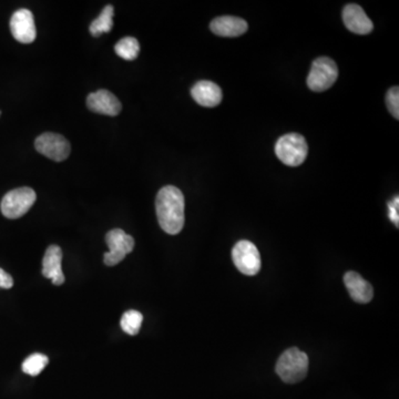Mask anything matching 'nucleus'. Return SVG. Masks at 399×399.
I'll return each mask as SVG.
<instances>
[{
	"instance_id": "obj_1",
	"label": "nucleus",
	"mask_w": 399,
	"mask_h": 399,
	"mask_svg": "<svg viewBox=\"0 0 399 399\" xmlns=\"http://www.w3.org/2000/svg\"><path fill=\"white\" fill-rule=\"evenodd\" d=\"M158 221L165 233L179 234L184 227L183 193L173 186L160 190L156 200Z\"/></svg>"
},
{
	"instance_id": "obj_2",
	"label": "nucleus",
	"mask_w": 399,
	"mask_h": 399,
	"mask_svg": "<svg viewBox=\"0 0 399 399\" xmlns=\"http://www.w3.org/2000/svg\"><path fill=\"white\" fill-rule=\"evenodd\" d=\"M276 370L285 383H299L308 375V356L299 348H289L280 355Z\"/></svg>"
},
{
	"instance_id": "obj_3",
	"label": "nucleus",
	"mask_w": 399,
	"mask_h": 399,
	"mask_svg": "<svg viewBox=\"0 0 399 399\" xmlns=\"http://www.w3.org/2000/svg\"><path fill=\"white\" fill-rule=\"evenodd\" d=\"M276 153L284 165L299 167L308 158V142L299 133H289L278 139L276 144Z\"/></svg>"
},
{
	"instance_id": "obj_4",
	"label": "nucleus",
	"mask_w": 399,
	"mask_h": 399,
	"mask_svg": "<svg viewBox=\"0 0 399 399\" xmlns=\"http://www.w3.org/2000/svg\"><path fill=\"white\" fill-rule=\"evenodd\" d=\"M36 199V192L30 188L11 190L1 200V213L7 219H20L33 206Z\"/></svg>"
},
{
	"instance_id": "obj_5",
	"label": "nucleus",
	"mask_w": 399,
	"mask_h": 399,
	"mask_svg": "<svg viewBox=\"0 0 399 399\" xmlns=\"http://www.w3.org/2000/svg\"><path fill=\"white\" fill-rule=\"evenodd\" d=\"M338 78L336 62L329 57H319L312 63L308 77V86L312 91H325L335 84Z\"/></svg>"
},
{
	"instance_id": "obj_6",
	"label": "nucleus",
	"mask_w": 399,
	"mask_h": 399,
	"mask_svg": "<svg viewBox=\"0 0 399 399\" xmlns=\"http://www.w3.org/2000/svg\"><path fill=\"white\" fill-rule=\"evenodd\" d=\"M105 242L109 248L108 253L105 254V264L114 266L123 261L128 254L135 248V240L131 235L127 234L123 229H111L107 233Z\"/></svg>"
},
{
	"instance_id": "obj_7",
	"label": "nucleus",
	"mask_w": 399,
	"mask_h": 399,
	"mask_svg": "<svg viewBox=\"0 0 399 399\" xmlns=\"http://www.w3.org/2000/svg\"><path fill=\"white\" fill-rule=\"evenodd\" d=\"M235 266L244 276H257L261 270V255L253 243L243 240L235 244L232 250Z\"/></svg>"
},
{
	"instance_id": "obj_8",
	"label": "nucleus",
	"mask_w": 399,
	"mask_h": 399,
	"mask_svg": "<svg viewBox=\"0 0 399 399\" xmlns=\"http://www.w3.org/2000/svg\"><path fill=\"white\" fill-rule=\"evenodd\" d=\"M35 148L39 153L54 161H65L70 154V143L57 133H46L36 139Z\"/></svg>"
},
{
	"instance_id": "obj_9",
	"label": "nucleus",
	"mask_w": 399,
	"mask_h": 399,
	"mask_svg": "<svg viewBox=\"0 0 399 399\" xmlns=\"http://www.w3.org/2000/svg\"><path fill=\"white\" fill-rule=\"evenodd\" d=\"M10 30L17 41L22 43H33L37 30L33 13L28 9L17 10L11 17Z\"/></svg>"
},
{
	"instance_id": "obj_10",
	"label": "nucleus",
	"mask_w": 399,
	"mask_h": 399,
	"mask_svg": "<svg viewBox=\"0 0 399 399\" xmlns=\"http://www.w3.org/2000/svg\"><path fill=\"white\" fill-rule=\"evenodd\" d=\"M88 108L96 114L114 116L121 112V103L114 93L108 90H98L86 98Z\"/></svg>"
},
{
	"instance_id": "obj_11",
	"label": "nucleus",
	"mask_w": 399,
	"mask_h": 399,
	"mask_svg": "<svg viewBox=\"0 0 399 399\" xmlns=\"http://www.w3.org/2000/svg\"><path fill=\"white\" fill-rule=\"evenodd\" d=\"M342 20L346 28L357 35H368L374 29V24L367 17L364 9L355 3L346 6L342 10Z\"/></svg>"
},
{
	"instance_id": "obj_12",
	"label": "nucleus",
	"mask_w": 399,
	"mask_h": 399,
	"mask_svg": "<svg viewBox=\"0 0 399 399\" xmlns=\"http://www.w3.org/2000/svg\"><path fill=\"white\" fill-rule=\"evenodd\" d=\"M62 251L58 246H50L47 248L43 261V274L45 278H50L54 285H62L65 283V276L62 272Z\"/></svg>"
},
{
	"instance_id": "obj_13",
	"label": "nucleus",
	"mask_w": 399,
	"mask_h": 399,
	"mask_svg": "<svg viewBox=\"0 0 399 399\" xmlns=\"http://www.w3.org/2000/svg\"><path fill=\"white\" fill-rule=\"evenodd\" d=\"M192 98L202 107L213 108L221 103L223 99L221 88L212 81H199L191 89Z\"/></svg>"
},
{
	"instance_id": "obj_14",
	"label": "nucleus",
	"mask_w": 399,
	"mask_h": 399,
	"mask_svg": "<svg viewBox=\"0 0 399 399\" xmlns=\"http://www.w3.org/2000/svg\"><path fill=\"white\" fill-rule=\"evenodd\" d=\"M344 283H345L348 293L355 302L366 304V303H370L374 297L372 286L361 278L359 273L353 272V271L346 273L344 276Z\"/></svg>"
},
{
	"instance_id": "obj_15",
	"label": "nucleus",
	"mask_w": 399,
	"mask_h": 399,
	"mask_svg": "<svg viewBox=\"0 0 399 399\" xmlns=\"http://www.w3.org/2000/svg\"><path fill=\"white\" fill-rule=\"evenodd\" d=\"M212 33L221 37H239L248 31V22L234 16L218 17L210 24Z\"/></svg>"
},
{
	"instance_id": "obj_16",
	"label": "nucleus",
	"mask_w": 399,
	"mask_h": 399,
	"mask_svg": "<svg viewBox=\"0 0 399 399\" xmlns=\"http://www.w3.org/2000/svg\"><path fill=\"white\" fill-rule=\"evenodd\" d=\"M114 8L111 5L105 6L101 14L90 24V33L93 37H100L103 33H110L114 27Z\"/></svg>"
},
{
	"instance_id": "obj_17",
	"label": "nucleus",
	"mask_w": 399,
	"mask_h": 399,
	"mask_svg": "<svg viewBox=\"0 0 399 399\" xmlns=\"http://www.w3.org/2000/svg\"><path fill=\"white\" fill-rule=\"evenodd\" d=\"M114 52L122 59L135 60L140 52V45L133 37H126L116 43Z\"/></svg>"
},
{
	"instance_id": "obj_18",
	"label": "nucleus",
	"mask_w": 399,
	"mask_h": 399,
	"mask_svg": "<svg viewBox=\"0 0 399 399\" xmlns=\"http://www.w3.org/2000/svg\"><path fill=\"white\" fill-rule=\"evenodd\" d=\"M143 316L138 310H128L122 315L121 329L124 333L135 336L138 334L140 331L141 325H142Z\"/></svg>"
},
{
	"instance_id": "obj_19",
	"label": "nucleus",
	"mask_w": 399,
	"mask_h": 399,
	"mask_svg": "<svg viewBox=\"0 0 399 399\" xmlns=\"http://www.w3.org/2000/svg\"><path fill=\"white\" fill-rule=\"evenodd\" d=\"M49 359L43 354H33L22 364V372L30 376H37L48 365Z\"/></svg>"
},
{
	"instance_id": "obj_20",
	"label": "nucleus",
	"mask_w": 399,
	"mask_h": 399,
	"mask_svg": "<svg viewBox=\"0 0 399 399\" xmlns=\"http://www.w3.org/2000/svg\"><path fill=\"white\" fill-rule=\"evenodd\" d=\"M386 105L394 118L399 119V88L393 86L386 95Z\"/></svg>"
},
{
	"instance_id": "obj_21",
	"label": "nucleus",
	"mask_w": 399,
	"mask_h": 399,
	"mask_svg": "<svg viewBox=\"0 0 399 399\" xmlns=\"http://www.w3.org/2000/svg\"><path fill=\"white\" fill-rule=\"evenodd\" d=\"M389 218H391V222L396 224V227H398L399 224V199L398 197H394L391 200V202L389 203Z\"/></svg>"
},
{
	"instance_id": "obj_22",
	"label": "nucleus",
	"mask_w": 399,
	"mask_h": 399,
	"mask_svg": "<svg viewBox=\"0 0 399 399\" xmlns=\"http://www.w3.org/2000/svg\"><path fill=\"white\" fill-rule=\"evenodd\" d=\"M14 285V280L9 276L8 273H6L3 269H0V287L1 289H11Z\"/></svg>"
},
{
	"instance_id": "obj_23",
	"label": "nucleus",
	"mask_w": 399,
	"mask_h": 399,
	"mask_svg": "<svg viewBox=\"0 0 399 399\" xmlns=\"http://www.w3.org/2000/svg\"><path fill=\"white\" fill-rule=\"evenodd\" d=\"M0 114H1V112H0Z\"/></svg>"
}]
</instances>
